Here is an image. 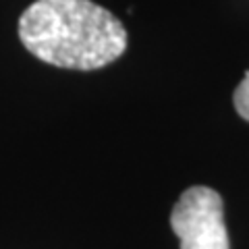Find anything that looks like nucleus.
Returning <instances> with one entry per match:
<instances>
[{
    "label": "nucleus",
    "mask_w": 249,
    "mask_h": 249,
    "mask_svg": "<svg viewBox=\"0 0 249 249\" xmlns=\"http://www.w3.org/2000/svg\"><path fill=\"white\" fill-rule=\"evenodd\" d=\"M23 46L52 67L93 71L127 48V29L91 0H36L19 19Z\"/></svg>",
    "instance_id": "obj_1"
},
{
    "label": "nucleus",
    "mask_w": 249,
    "mask_h": 249,
    "mask_svg": "<svg viewBox=\"0 0 249 249\" xmlns=\"http://www.w3.org/2000/svg\"><path fill=\"white\" fill-rule=\"evenodd\" d=\"M232 100H235V108H237L239 116L249 121V71L245 73L243 81H241L239 88L235 89V98Z\"/></svg>",
    "instance_id": "obj_3"
},
{
    "label": "nucleus",
    "mask_w": 249,
    "mask_h": 249,
    "mask_svg": "<svg viewBox=\"0 0 249 249\" xmlns=\"http://www.w3.org/2000/svg\"><path fill=\"white\" fill-rule=\"evenodd\" d=\"M170 227L181 241V249H231L222 197L210 187H191L178 197Z\"/></svg>",
    "instance_id": "obj_2"
}]
</instances>
